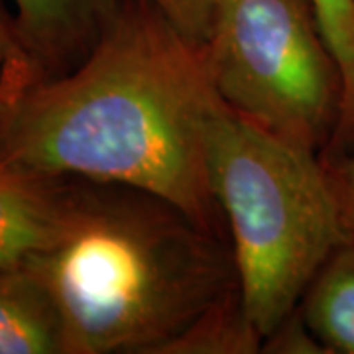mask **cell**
I'll return each mask as SVG.
<instances>
[{"label":"cell","mask_w":354,"mask_h":354,"mask_svg":"<svg viewBox=\"0 0 354 354\" xmlns=\"http://www.w3.org/2000/svg\"><path fill=\"white\" fill-rule=\"evenodd\" d=\"M221 109L203 44L150 0H120L83 64L26 93L0 138V167L132 185L227 232L209 174Z\"/></svg>","instance_id":"1"},{"label":"cell","mask_w":354,"mask_h":354,"mask_svg":"<svg viewBox=\"0 0 354 354\" xmlns=\"http://www.w3.org/2000/svg\"><path fill=\"white\" fill-rule=\"evenodd\" d=\"M26 266L55 299L65 354H160L239 288L227 232L156 193L85 179L64 236Z\"/></svg>","instance_id":"2"},{"label":"cell","mask_w":354,"mask_h":354,"mask_svg":"<svg viewBox=\"0 0 354 354\" xmlns=\"http://www.w3.org/2000/svg\"><path fill=\"white\" fill-rule=\"evenodd\" d=\"M242 305L266 339L291 315L317 272L353 241L327 162L223 104L209 138Z\"/></svg>","instance_id":"3"},{"label":"cell","mask_w":354,"mask_h":354,"mask_svg":"<svg viewBox=\"0 0 354 354\" xmlns=\"http://www.w3.org/2000/svg\"><path fill=\"white\" fill-rule=\"evenodd\" d=\"M218 99L321 156L342 109V75L311 0H223L203 44Z\"/></svg>","instance_id":"4"},{"label":"cell","mask_w":354,"mask_h":354,"mask_svg":"<svg viewBox=\"0 0 354 354\" xmlns=\"http://www.w3.org/2000/svg\"><path fill=\"white\" fill-rule=\"evenodd\" d=\"M41 83L67 75L97 48L120 0H6Z\"/></svg>","instance_id":"5"},{"label":"cell","mask_w":354,"mask_h":354,"mask_svg":"<svg viewBox=\"0 0 354 354\" xmlns=\"http://www.w3.org/2000/svg\"><path fill=\"white\" fill-rule=\"evenodd\" d=\"M77 205V179L36 177L0 167V272L24 268L55 246Z\"/></svg>","instance_id":"6"},{"label":"cell","mask_w":354,"mask_h":354,"mask_svg":"<svg viewBox=\"0 0 354 354\" xmlns=\"http://www.w3.org/2000/svg\"><path fill=\"white\" fill-rule=\"evenodd\" d=\"M0 354H65L59 309L28 266L0 272Z\"/></svg>","instance_id":"7"},{"label":"cell","mask_w":354,"mask_h":354,"mask_svg":"<svg viewBox=\"0 0 354 354\" xmlns=\"http://www.w3.org/2000/svg\"><path fill=\"white\" fill-rule=\"evenodd\" d=\"M307 327L327 354H354V241L317 272L299 304Z\"/></svg>","instance_id":"8"},{"label":"cell","mask_w":354,"mask_h":354,"mask_svg":"<svg viewBox=\"0 0 354 354\" xmlns=\"http://www.w3.org/2000/svg\"><path fill=\"white\" fill-rule=\"evenodd\" d=\"M262 342L236 288L167 342L160 354H254L262 353Z\"/></svg>","instance_id":"9"},{"label":"cell","mask_w":354,"mask_h":354,"mask_svg":"<svg viewBox=\"0 0 354 354\" xmlns=\"http://www.w3.org/2000/svg\"><path fill=\"white\" fill-rule=\"evenodd\" d=\"M323 38L342 75L339 128L325 152L327 160L354 152V0H311Z\"/></svg>","instance_id":"10"},{"label":"cell","mask_w":354,"mask_h":354,"mask_svg":"<svg viewBox=\"0 0 354 354\" xmlns=\"http://www.w3.org/2000/svg\"><path fill=\"white\" fill-rule=\"evenodd\" d=\"M38 83L41 79L18 36L12 10L6 0H0V138L16 106Z\"/></svg>","instance_id":"11"},{"label":"cell","mask_w":354,"mask_h":354,"mask_svg":"<svg viewBox=\"0 0 354 354\" xmlns=\"http://www.w3.org/2000/svg\"><path fill=\"white\" fill-rule=\"evenodd\" d=\"M191 39L205 44L223 0H150Z\"/></svg>","instance_id":"12"},{"label":"cell","mask_w":354,"mask_h":354,"mask_svg":"<svg viewBox=\"0 0 354 354\" xmlns=\"http://www.w3.org/2000/svg\"><path fill=\"white\" fill-rule=\"evenodd\" d=\"M262 353L270 354H327L311 329L307 327L299 307L288 315L262 342Z\"/></svg>","instance_id":"13"},{"label":"cell","mask_w":354,"mask_h":354,"mask_svg":"<svg viewBox=\"0 0 354 354\" xmlns=\"http://www.w3.org/2000/svg\"><path fill=\"white\" fill-rule=\"evenodd\" d=\"M327 162V160H325ZM333 177V185L341 203L342 216L354 241V152L327 162Z\"/></svg>","instance_id":"14"}]
</instances>
